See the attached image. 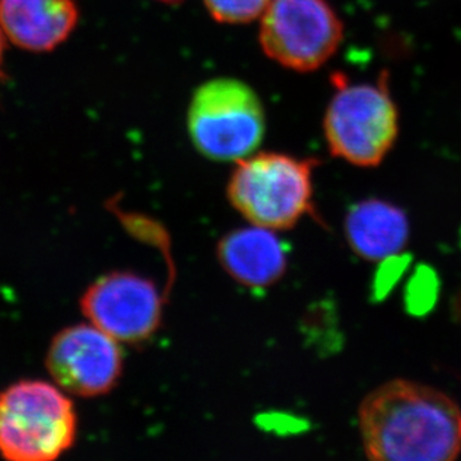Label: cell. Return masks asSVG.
Wrapping results in <instances>:
<instances>
[{
	"instance_id": "cell-1",
	"label": "cell",
	"mask_w": 461,
	"mask_h": 461,
	"mask_svg": "<svg viewBox=\"0 0 461 461\" xmlns=\"http://www.w3.org/2000/svg\"><path fill=\"white\" fill-rule=\"evenodd\" d=\"M366 456L375 461H453L461 453V411L445 393L394 379L358 410Z\"/></svg>"
},
{
	"instance_id": "cell-9",
	"label": "cell",
	"mask_w": 461,
	"mask_h": 461,
	"mask_svg": "<svg viewBox=\"0 0 461 461\" xmlns=\"http://www.w3.org/2000/svg\"><path fill=\"white\" fill-rule=\"evenodd\" d=\"M78 17L75 0H0V29L27 51L57 49L75 31Z\"/></svg>"
},
{
	"instance_id": "cell-14",
	"label": "cell",
	"mask_w": 461,
	"mask_h": 461,
	"mask_svg": "<svg viewBox=\"0 0 461 461\" xmlns=\"http://www.w3.org/2000/svg\"><path fill=\"white\" fill-rule=\"evenodd\" d=\"M158 2H163V4L175 5V4H179V2H181V0H158Z\"/></svg>"
},
{
	"instance_id": "cell-2",
	"label": "cell",
	"mask_w": 461,
	"mask_h": 461,
	"mask_svg": "<svg viewBox=\"0 0 461 461\" xmlns=\"http://www.w3.org/2000/svg\"><path fill=\"white\" fill-rule=\"evenodd\" d=\"M236 163L227 184V197L247 221L283 231L312 212L317 161L287 154L254 153Z\"/></svg>"
},
{
	"instance_id": "cell-10",
	"label": "cell",
	"mask_w": 461,
	"mask_h": 461,
	"mask_svg": "<svg viewBox=\"0 0 461 461\" xmlns=\"http://www.w3.org/2000/svg\"><path fill=\"white\" fill-rule=\"evenodd\" d=\"M217 254L222 269L245 287H270L287 270V247L283 240L276 231L254 224L224 236Z\"/></svg>"
},
{
	"instance_id": "cell-8",
	"label": "cell",
	"mask_w": 461,
	"mask_h": 461,
	"mask_svg": "<svg viewBox=\"0 0 461 461\" xmlns=\"http://www.w3.org/2000/svg\"><path fill=\"white\" fill-rule=\"evenodd\" d=\"M45 365L63 392L78 397L104 396L122 378V349L96 326L78 324L57 333Z\"/></svg>"
},
{
	"instance_id": "cell-5",
	"label": "cell",
	"mask_w": 461,
	"mask_h": 461,
	"mask_svg": "<svg viewBox=\"0 0 461 461\" xmlns=\"http://www.w3.org/2000/svg\"><path fill=\"white\" fill-rule=\"evenodd\" d=\"M188 133L197 151L213 161H240L265 138L266 113L253 88L240 79L202 84L188 108Z\"/></svg>"
},
{
	"instance_id": "cell-6",
	"label": "cell",
	"mask_w": 461,
	"mask_h": 461,
	"mask_svg": "<svg viewBox=\"0 0 461 461\" xmlns=\"http://www.w3.org/2000/svg\"><path fill=\"white\" fill-rule=\"evenodd\" d=\"M344 27L327 0H270L261 15L260 44L279 65L312 72L338 51Z\"/></svg>"
},
{
	"instance_id": "cell-11",
	"label": "cell",
	"mask_w": 461,
	"mask_h": 461,
	"mask_svg": "<svg viewBox=\"0 0 461 461\" xmlns=\"http://www.w3.org/2000/svg\"><path fill=\"white\" fill-rule=\"evenodd\" d=\"M345 236L361 258L385 260L405 249L410 240V221L401 208L370 199L349 211L345 220Z\"/></svg>"
},
{
	"instance_id": "cell-12",
	"label": "cell",
	"mask_w": 461,
	"mask_h": 461,
	"mask_svg": "<svg viewBox=\"0 0 461 461\" xmlns=\"http://www.w3.org/2000/svg\"><path fill=\"white\" fill-rule=\"evenodd\" d=\"M270 0H203L213 20L226 24H245L261 17Z\"/></svg>"
},
{
	"instance_id": "cell-7",
	"label": "cell",
	"mask_w": 461,
	"mask_h": 461,
	"mask_svg": "<svg viewBox=\"0 0 461 461\" xmlns=\"http://www.w3.org/2000/svg\"><path fill=\"white\" fill-rule=\"evenodd\" d=\"M165 299L151 279L113 272L93 283L81 299L88 321L118 344H142L160 327Z\"/></svg>"
},
{
	"instance_id": "cell-13",
	"label": "cell",
	"mask_w": 461,
	"mask_h": 461,
	"mask_svg": "<svg viewBox=\"0 0 461 461\" xmlns=\"http://www.w3.org/2000/svg\"><path fill=\"white\" fill-rule=\"evenodd\" d=\"M5 35L0 29V79H2V66H4Z\"/></svg>"
},
{
	"instance_id": "cell-3",
	"label": "cell",
	"mask_w": 461,
	"mask_h": 461,
	"mask_svg": "<svg viewBox=\"0 0 461 461\" xmlns=\"http://www.w3.org/2000/svg\"><path fill=\"white\" fill-rule=\"evenodd\" d=\"M77 435L74 403L57 385L20 381L0 393V454L6 460H56Z\"/></svg>"
},
{
	"instance_id": "cell-4",
	"label": "cell",
	"mask_w": 461,
	"mask_h": 461,
	"mask_svg": "<svg viewBox=\"0 0 461 461\" xmlns=\"http://www.w3.org/2000/svg\"><path fill=\"white\" fill-rule=\"evenodd\" d=\"M336 93L324 117L333 156L358 167L381 165L399 136V113L384 75L376 83L349 84L333 77Z\"/></svg>"
}]
</instances>
